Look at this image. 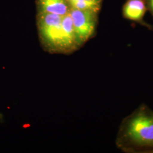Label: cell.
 Returning a JSON list of instances; mask_svg holds the SVG:
<instances>
[{"instance_id":"7","label":"cell","mask_w":153,"mask_h":153,"mask_svg":"<svg viewBox=\"0 0 153 153\" xmlns=\"http://www.w3.org/2000/svg\"><path fill=\"white\" fill-rule=\"evenodd\" d=\"M148 11L153 17V0H145Z\"/></svg>"},{"instance_id":"8","label":"cell","mask_w":153,"mask_h":153,"mask_svg":"<svg viewBox=\"0 0 153 153\" xmlns=\"http://www.w3.org/2000/svg\"><path fill=\"white\" fill-rule=\"evenodd\" d=\"M101 1H102V0H101Z\"/></svg>"},{"instance_id":"2","label":"cell","mask_w":153,"mask_h":153,"mask_svg":"<svg viewBox=\"0 0 153 153\" xmlns=\"http://www.w3.org/2000/svg\"><path fill=\"white\" fill-rule=\"evenodd\" d=\"M62 16L47 13L38 14L39 40L44 50L51 53L62 54Z\"/></svg>"},{"instance_id":"6","label":"cell","mask_w":153,"mask_h":153,"mask_svg":"<svg viewBox=\"0 0 153 153\" xmlns=\"http://www.w3.org/2000/svg\"><path fill=\"white\" fill-rule=\"evenodd\" d=\"M101 0H72L67 1L71 8L99 13L102 6Z\"/></svg>"},{"instance_id":"5","label":"cell","mask_w":153,"mask_h":153,"mask_svg":"<svg viewBox=\"0 0 153 153\" xmlns=\"http://www.w3.org/2000/svg\"><path fill=\"white\" fill-rule=\"evenodd\" d=\"M36 2L38 13L64 16L71 10V7L66 0H36Z\"/></svg>"},{"instance_id":"1","label":"cell","mask_w":153,"mask_h":153,"mask_svg":"<svg viewBox=\"0 0 153 153\" xmlns=\"http://www.w3.org/2000/svg\"><path fill=\"white\" fill-rule=\"evenodd\" d=\"M116 143L126 152L153 151V111L142 104L126 116L121 123Z\"/></svg>"},{"instance_id":"3","label":"cell","mask_w":153,"mask_h":153,"mask_svg":"<svg viewBox=\"0 0 153 153\" xmlns=\"http://www.w3.org/2000/svg\"><path fill=\"white\" fill-rule=\"evenodd\" d=\"M69 13L73 22L76 44L79 49L92 38L96 33L99 13L71 8Z\"/></svg>"},{"instance_id":"4","label":"cell","mask_w":153,"mask_h":153,"mask_svg":"<svg viewBox=\"0 0 153 153\" xmlns=\"http://www.w3.org/2000/svg\"><path fill=\"white\" fill-rule=\"evenodd\" d=\"M146 11L145 0H126L122 7V15L126 19L151 29L153 27L144 20Z\"/></svg>"}]
</instances>
